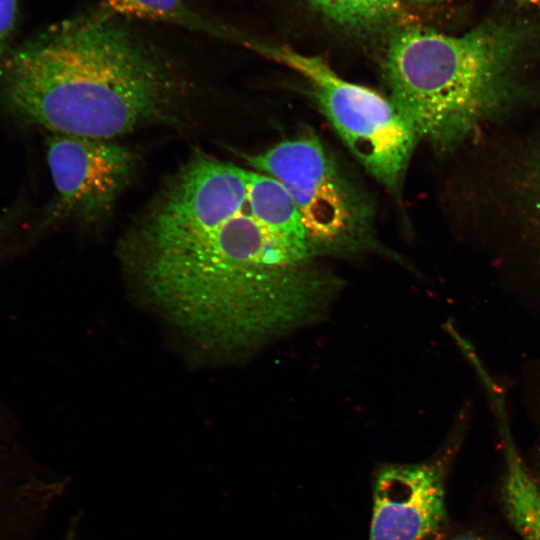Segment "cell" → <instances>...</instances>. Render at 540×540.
Listing matches in <instances>:
<instances>
[{"mask_svg": "<svg viewBox=\"0 0 540 540\" xmlns=\"http://www.w3.org/2000/svg\"><path fill=\"white\" fill-rule=\"evenodd\" d=\"M250 170L195 151L127 232L124 260L148 297L193 340L220 352L259 348L327 312L339 277L268 228Z\"/></svg>", "mask_w": 540, "mask_h": 540, "instance_id": "cell-1", "label": "cell"}, {"mask_svg": "<svg viewBox=\"0 0 540 540\" xmlns=\"http://www.w3.org/2000/svg\"><path fill=\"white\" fill-rule=\"evenodd\" d=\"M145 22L99 6L56 22L0 62V104L49 133L113 140L172 123L190 80Z\"/></svg>", "mask_w": 540, "mask_h": 540, "instance_id": "cell-2", "label": "cell"}, {"mask_svg": "<svg viewBox=\"0 0 540 540\" xmlns=\"http://www.w3.org/2000/svg\"><path fill=\"white\" fill-rule=\"evenodd\" d=\"M540 28L488 19L460 35L396 33L385 55L390 99L438 151L456 148L525 95Z\"/></svg>", "mask_w": 540, "mask_h": 540, "instance_id": "cell-3", "label": "cell"}, {"mask_svg": "<svg viewBox=\"0 0 540 540\" xmlns=\"http://www.w3.org/2000/svg\"><path fill=\"white\" fill-rule=\"evenodd\" d=\"M243 158L290 192L315 256L364 252L374 246L371 203L317 136L284 140Z\"/></svg>", "mask_w": 540, "mask_h": 540, "instance_id": "cell-4", "label": "cell"}, {"mask_svg": "<svg viewBox=\"0 0 540 540\" xmlns=\"http://www.w3.org/2000/svg\"><path fill=\"white\" fill-rule=\"evenodd\" d=\"M252 50L295 71L325 117L371 176L398 192L419 138L391 99L340 77L319 56L255 42Z\"/></svg>", "mask_w": 540, "mask_h": 540, "instance_id": "cell-5", "label": "cell"}, {"mask_svg": "<svg viewBox=\"0 0 540 540\" xmlns=\"http://www.w3.org/2000/svg\"><path fill=\"white\" fill-rule=\"evenodd\" d=\"M47 165L56 191L57 214L94 220L106 214L130 184L134 152L109 139L49 133Z\"/></svg>", "mask_w": 540, "mask_h": 540, "instance_id": "cell-6", "label": "cell"}, {"mask_svg": "<svg viewBox=\"0 0 540 540\" xmlns=\"http://www.w3.org/2000/svg\"><path fill=\"white\" fill-rule=\"evenodd\" d=\"M381 467L373 482L368 540H429L446 522L445 476L449 455Z\"/></svg>", "mask_w": 540, "mask_h": 540, "instance_id": "cell-7", "label": "cell"}, {"mask_svg": "<svg viewBox=\"0 0 540 540\" xmlns=\"http://www.w3.org/2000/svg\"><path fill=\"white\" fill-rule=\"evenodd\" d=\"M505 463L501 496L506 516L522 540H540V486L531 476L510 427L507 394L497 381L485 384Z\"/></svg>", "mask_w": 540, "mask_h": 540, "instance_id": "cell-8", "label": "cell"}, {"mask_svg": "<svg viewBox=\"0 0 540 540\" xmlns=\"http://www.w3.org/2000/svg\"><path fill=\"white\" fill-rule=\"evenodd\" d=\"M512 164L507 167L503 187L505 203L516 229V244L540 270V129L530 137Z\"/></svg>", "mask_w": 540, "mask_h": 540, "instance_id": "cell-9", "label": "cell"}, {"mask_svg": "<svg viewBox=\"0 0 540 540\" xmlns=\"http://www.w3.org/2000/svg\"><path fill=\"white\" fill-rule=\"evenodd\" d=\"M98 6L137 21L177 26L244 47L250 39L232 27L198 12L188 0H99Z\"/></svg>", "mask_w": 540, "mask_h": 540, "instance_id": "cell-10", "label": "cell"}, {"mask_svg": "<svg viewBox=\"0 0 540 540\" xmlns=\"http://www.w3.org/2000/svg\"><path fill=\"white\" fill-rule=\"evenodd\" d=\"M248 198L254 214L268 228L311 250L296 202L281 182L250 170Z\"/></svg>", "mask_w": 540, "mask_h": 540, "instance_id": "cell-11", "label": "cell"}, {"mask_svg": "<svg viewBox=\"0 0 540 540\" xmlns=\"http://www.w3.org/2000/svg\"><path fill=\"white\" fill-rule=\"evenodd\" d=\"M332 22L353 31L370 32L394 21L400 0H308Z\"/></svg>", "mask_w": 540, "mask_h": 540, "instance_id": "cell-12", "label": "cell"}, {"mask_svg": "<svg viewBox=\"0 0 540 540\" xmlns=\"http://www.w3.org/2000/svg\"><path fill=\"white\" fill-rule=\"evenodd\" d=\"M18 15L17 0H0V62L12 50Z\"/></svg>", "mask_w": 540, "mask_h": 540, "instance_id": "cell-13", "label": "cell"}, {"mask_svg": "<svg viewBox=\"0 0 540 540\" xmlns=\"http://www.w3.org/2000/svg\"><path fill=\"white\" fill-rule=\"evenodd\" d=\"M18 213V210H10L0 216V250L5 244L6 238L15 223Z\"/></svg>", "mask_w": 540, "mask_h": 540, "instance_id": "cell-14", "label": "cell"}, {"mask_svg": "<svg viewBox=\"0 0 540 540\" xmlns=\"http://www.w3.org/2000/svg\"><path fill=\"white\" fill-rule=\"evenodd\" d=\"M448 540H490V539L485 536L474 534V533H464V534L457 535L453 538H450Z\"/></svg>", "mask_w": 540, "mask_h": 540, "instance_id": "cell-15", "label": "cell"}, {"mask_svg": "<svg viewBox=\"0 0 540 540\" xmlns=\"http://www.w3.org/2000/svg\"><path fill=\"white\" fill-rule=\"evenodd\" d=\"M512 1L525 5V6L533 7L536 10L540 11V0H512Z\"/></svg>", "mask_w": 540, "mask_h": 540, "instance_id": "cell-16", "label": "cell"}, {"mask_svg": "<svg viewBox=\"0 0 540 540\" xmlns=\"http://www.w3.org/2000/svg\"><path fill=\"white\" fill-rule=\"evenodd\" d=\"M410 1L419 5H431V4L440 3L444 0H410Z\"/></svg>", "mask_w": 540, "mask_h": 540, "instance_id": "cell-17", "label": "cell"}, {"mask_svg": "<svg viewBox=\"0 0 540 540\" xmlns=\"http://www.w3.org/2000/svg\"><path fill=\"white\" fill-rule=\"evenodd\" d=\"M74 535H75V530L71 528L69 532L67 533L66 537L64 538V540H73Z\"/></svg>", "mask_w": 540, "mask_h": 540, "instance_id": "cell-18", "label": "cell"}, {"mask_svg": "<svg viewBox=\"0 0 540 540\" xmlns=\"http://www.w3.org/2000/svg\"><path fill=\"white\" fill-rule=\"evenodd\" d=\"M539 468H540V445H539Z\"/></svg>", "mask_w": 540, "mask_h": 540, "instance_id": "cell-19", "label": "cell"}]
</instances>
